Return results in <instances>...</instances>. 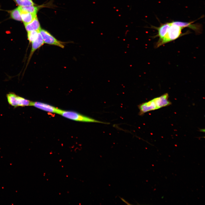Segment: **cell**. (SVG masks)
Returning <instances> with one entry per match:
<instances>
[{
  "label": "cell",
  "instance_id": "4",
  "mask_svg": "<svg viewBox=\"0 0 205 205\" xmlns=\"http://www.w3.org/2000/svg\"><path fill=\"white\" fill-rule=\"evenodd\" d=\"M9 104L15 107L32 106V101L17 95L13 93H9L7 95Z\"/></svg>",
  "mask_w": 205,
  "mask_h": 205
},
{
  "label": "cell",
  "instance_id": "2",
  "mask_svg": "<svg viewBox=\"0 0 205 205\" xmlns=\"http://www.w3.org/2000/svg\"><path fill=\"white\" fill-rule=\"evenodd\" d=\"M183 28L173 24L171 22V24L166 34L161 40L158 41L155 45L156 47L157 48L165 44L174 40L184 34L182 32Z\"/></svg>",
  "mask_w": 205,
  "mask_h": 205
},
{
  "label": "cell",
  "instance_id": "9",
  "mask_svg": "<svg viewBox=\"0 0 205 205\" xmlns=\"http://www.w3.org/2000/svg\"><path fill=\"white\" fill-rule=\"evenodd\" d=\"M171 24L170 22L162 24L158 27L152 26L151 27L152 28L157 30L158 33L157 36L159 37V40L158 41L161 40L164 37L167 33Z\"/></svg>",
  "mask_w": 205,
  "mask_h": 205
},
{
  "label": "cell",
  "instance_id": "11",
  "mask_svg": "<svg viewBox=\"0 0 205 205\" xmlns=\"http://www.w3.org/2000/svg\"><path fill=\"white\" fill-rule=\"evenodd\" d=\"M27 32L33 30H39L41 28L37 17L30 22L24 24Z\"/></svg>",
  "mask_w": 205,
  "mask_h": 205
},
{
  "label": "cell",
  "instance_id": "3",
  "mask_svg": "<svg viewBox=\"0 0 205 205\" xmlns=\"http://www.w3.org/2000/svg\"><path fill=\"white\" fill-rule=\"evenodd\" d=\"M60 115L66 118L75 121L109 124L108 123L96 120L73 111L62 110Z\"/></svg>",
  "mask_w": 205,
  "mask_h": 205
},
{
  "label": "cell",
  "instance_id": "17",
  "mask_svg": "<svg viewBox=\"0 0 205 205\" xmlns=\"http://www.w3.org/2000/svg\"><path fill=\"white\" fill-rule=\"evenodd\" d=\"M30 0V1H32V0Z\"/></svg>",
  "mask_w": 205,
  "mask_h": 205
},
{
  "label": "cell",
  "instance_id": "10",
  "mask_svg": "<svg viewBox=\"0 0 205 205\" xmlns=\"http://www.w3.org/2000/svg\"><path fill=\"white\" fill-rule=\"evenodd\" d=\"M19 10L22 20L24 24L30 22L37 17L36 15L20 9Z\"/></svg>",
  "mask_w": 205,
  "mask_h": 205
},
{
  "label": "cell",
  "instance_id": "14",
  "mask_svg": "<svg viewBox=\"0 0 205 205\" xmlns=\"http://www.w3.org/2000/svg\"><path fill=\"white\" fill-rule=\"evenodd\" d=\"M27 32L28 39L31 43L37 38L39 31V30H33Z\"/></svg>",
  "mask_w": 205,
  "mask_h": 205
},
{
  "label": "cell",
  "instance_id": "7",
  "mask_svg": "<svg viewBox=\"0 0 205 205\" xmlns=\"http://www.w3.org/2000/svg\"><path fill=\"white\" fill-rule=\"evenodd\" d=\"M171 22L173 24L183 28L185 27L189 28L197 33H200L202 30V25L199 23L192 24L193 22H188L176 21H173Z\"/></svg>",
  "mask_w": 205,
  "mask_h": 205
},
{
  "label": "cell",
  "instance_id": "13",
  "mask_svg": "<svg viewBox=\"0 0 205 205\" xmlns=\"http://www.w3.org/2000/svg\"><path fill=\"white\" fill-rule=\"evenodd\" d=\"M10 14L11 18L17 21L22 20L20 11L18 7L10 11Z\"/></svg>",
  "mask_w": 205,
  "mask_h": 205
},
{
  "label": "cell",
  "instance_id": "5",
  "mask_svg": "<svg viewBox=\"0 0 205 205\" xmlns=\"http://www.w3.org/2000/svg\"><path fill=\"white\" fill-rule=\"evenodd\" d=\"M39 31L44 43L58 46L63 48H64L65 43L58 40L48 31L41 28Z\"/></svg>",
  "mask_w": 205,
  "mask_h": 205
},
{
  "label": "cell",
  "instance_id": "1",
  "mask_svg": "<svg viewBox=\"0 0 205 205\" xmlns=\"http://www.w3.org/2000/svg\"><path fill=\"white\" fill-rule=\"evenodd\" d=\"M169 97L168 94L165 93L139 105V115L141 116L147 112L170 105L171 102L169 100Z\"/></svg>",
  "mask_w": 205,
  "mask_h": 205
},
{
  "label": "cell",
  "instance_id": "16",
  "mask_svg": "<svg viewBox=\"0 0 205 205\" xmlns=\"http://www.w3.org/2000/svg\"><path fill=\"white\" fill-rule=\"evenodd\" d=\"M121 199L123 202H124L125 203L127 204H128V205L130 204L129 203L127 202L126 201V200H124L123 198H121Z\"/></svg>",
  "mask_w": 205,
  "mask_h": 205
},
{
  "label": "cell",
  "instance_id": "12",
  "mask_svg": "<svg viewBox=\"0 0 205 205\" xmlns=\"http://www.w3.org/2000/svg\"><path fill=\"white\" fill-rule=\"evenodd\" d=\"M18 8L20 10L36 15L39 9V7L33 5L26 6H19Z\"/></svg>",
  "mask_w": 205,
  "mask_h": 205
},
{
  "label": "cell",
  "instance_id": "6",
  "mask_svg": "<svg viewBox=\"0 0 205 205\" xmlns=\"http://www.w3.org/2000/svg\"><path fill=\"white\" fill-rule=\"evenodd\" d=\"M32 106L50 113L60 114L62 110L52 105L40 102H32Z\"/></svg>",
  "mask_w": 205,
  "mask_h": 205
},
{
  "label": "cell",
  "instance_id": "8",
  "mask_svg": "<svg viewBox=\"0 0 205 205\" xmlns=\"http://www.w3.org/2000/svg\"><path fill=\"white\" fill-rule=\"evenodd\" d=\"M31 43L32 48L29 57L28 62L30 59L35 51L42 46L44 44V43L43 40L39 32L38 34L37 38Z\"/></svg>",
  "mask_w": 205,
  "mask_h": 205
},
{
  "label": "cell",
  "instance_id": "15",
  "mask_svg": "<svg viewBox=\"0 0 205 205\" xmlns=\"http://www.w3.org/2000/svg\"><path fill=\"white\" fill-rule=\"evenodd\" d=\"M20 6H26L34 5V3L29 0H13Z\"/></svg>",
  "mask_w": 205,
  "mask_h": 205
}]
</instances>
